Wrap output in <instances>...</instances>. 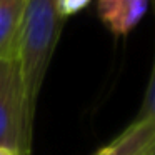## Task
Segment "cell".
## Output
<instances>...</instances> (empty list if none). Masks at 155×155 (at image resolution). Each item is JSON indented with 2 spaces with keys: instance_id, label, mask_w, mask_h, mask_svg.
Instances as JSON below:
<instances>
[{
  "instance_id": "6da1fadb",
  "label": "cell",
  "mask_w": 155,
  "mask_h": 155,
  "mask_svg": "<svg viewBox=\"0 0 155 155\" xmlns=\"http://www.w3.org/2000/svg\"><path fill=\"white\" fill-rule=\"evenodd\" d=\"M64 24L65 20L58 14L55 0H27L18 37L17 64L24 85L27 120L32 128L38 95Z\"/></svg>"
},
{
  "instance_id": "277c9868",
  "label": "cell",
  "mask_w": 155,
  "mask_h": 155,
  "mask_svg": "<svg viewBox=\"0 0 155 155\" xmlns=\"http://www.w3.org/2000/svg\"><path fill=\"white\" fill-rule=\"evenodd\" d=\"M155 150V120L135 118L110 143L94 155H147Z\"/></svg>"
},
{
  "instance_id": "3957f363",
  "label": "cell",
  "mask_w": 155,
  "mask_h": 155,
  "mask_svg": "<svg viewBox=\"0 0 155 155\" xmlns=\"http://www.w3.org/2000/svg\"><path fill=\"white\" fill-rule=\"evenodd\" d=\"M150 0H97L95 10L110 34L128 35L145 17Z\"/></svg>"
},
{
  "instance_id": "7a4b0ae2",
  "label": "cell",
  "mask_w": 155,
  "mask_h": 155,
  "mask_svg": "<svg viewBox=\"0 0 155 155\" xmlns=\"http://www.w3.org/2000/svg\"><path fill=\"white\" fill-rule=\"evenodd\" d=\"M34 128L28 125L24 85L17 60H0V147L32 153Z\"/></svg>"
},
{
  "instance_id": "5b68a950",
  "label": "cell",
  "mask_w": 155,
  "mask_h": 155,
  "mask_svg": "<svg viewBox=\"0 0 155 155\" xmlns=\"http://www.w3.org/2000/svg\"><path fill=\"white\" fill-rule=\"evenodd\" d=\"M27 0H0V60H17Z\"/></svg>"
},
{
  "instance_id": "52a82bcc",
  "label": "cell",
  "mask_w": 155,
  "mask_h": 155,
  "mask_svg": "<svg viewBox=\"0 0 155 155\" xmlns=\"http://www.w3.org/2000/svg\"><path fill=\"white\" fill-rule=\"evenodd\" d=\"M90 2L92 0H55V5H57L60 17L67 20V18L77 15L78 12H82L84 8H87Z\"/></svg>"
},
{
  "instance_id": "8992f818",
  "label": "cell",
  "mask_w": 155,
  "mask_h": 155,
  "mask_svg": "<svg viewBox=\"0 0 155 155\" xmlns=\"http://www.w3.org/2000/svg\"><path fill=\"white\" fill-rule=\"evenodd\" d=\"M135 118H137V120H142V118H153L155 120V55H153V65H152L147 92H145L142 107H140V110H138V114Z\"/></svg>"
},
{
  "instance_id": "9c48e42d",
  "label": "cell",
  "mask_w": 155,
  "mask_h": 155,
  "mask_svg": "<svg viewBox=\"0 0 155 155\" xmlns=\"http://www.w3.org/2000/svg\"><path fill=\"white\" fill-rule=\"evenodd\" d=\"M147 155H155V150H152L150 153H147Z\"/></svg>"
},
{
  "instance_id": "ba28073f",
  "label": "cell",
  "mask_w": 155,
  "mask_h": 155,
  "mask_svg": "<svg viewBox=\"0 0 155 155\" xmlns=\"http://www.w3.org/2000/svg\"><path fill=\"white\" fill-rule=\"evenodd\" d=\"M0 155H22V153L12 150V148H7V147H0Z\"/></svg>"
}]
</instances>
